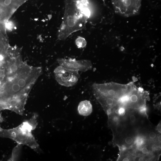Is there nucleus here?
I'll list each match as a JSON object with an SVG mask.
<instances>
[{
	"label": "nucleus",
	"instance_id": "f257e3e1",
	"mask_svg": "<svg viewBox=\"0 0 161 161\" xmlns=\"http://www.w3.org/2000/svg\"><path fill=\"white\" fill-rule=\"evenodd\" d=\"M42 73L41 67L30 66L21 59L10 60L0 83V105L3 110L23 115L30 92Z\"/></svg>",
	"mask_w": 161,
	"mask_h": 161
},
{
	"label": "nucleus",
	"instance_id": "f03ea898",
	"mask_svg": "<svg viewBox=\"0 0 161 161\" xmlns=\"http://www.w3.org/2000/svg\"><path fill=\"white\" fill-rule=\"evenodd\" d=\"M89 0H66L61 24L58 30L59 40H64L72 33L85 29L90 16Z\"/></svg>",
	"mask_w": 161,
	"mask_h": 161
},
{
	"label": "nucleus",
	"instance_id": "7ed1b4c3",
	"mask_svg": "<svg viewBox=\"0 0 161 161\" xmlns=\"http://www.w3.org/2000/svg\"><path fill=\"white\" fill-rule=\"evenodd\" d=\"M37 115L34 114L29 119L12 129H0V137L10 139L18 144L25 145L35 151L39 150V145L32 134L37 125Z\"/></svg>",
	"mask_w": 161,
	"mask_h": 161
},
{
	"label": "nucleus",
	"instance_id": "20e7f679",
	"mask_svg": "<svg viewBox=\"0 0 161 161\" xmlns=\"http://www.w3.org/2000/svg\"><path fill=\"white\" fill-rule=\"evenodd\" d=\"M112 1L117 13L129 17L138 13L141 0H112Z\"/></svg>",
	"mask_w": 161,
	"mask_h": 161
},
{
	"label": "nucleus",
	"instance_id": "39448f33",
	"mask_svg": "<svg viewBox=\"0 0 161 161\" xmlns=\"http://www.w3.org/2000/svg\"><path fill=\"white\" fill-rule=\"evenodd\" d=\"M55 79L60 85L71 87L76 84L80 77L78 71L66 69L59 65L54 69Z\"/></svg>",
	"mask_w": 161,
	"mask_h": 161
},
{
	"label": "nucleus",
	"instance_id": "423d86ee",
	"mask_svg": "<svg viewBox=\"0 0 161 161\" xmlns=\"http://www.w3.org/2000/svg\"><path fill=\"white\" fill-rule=\"evenodd\" d=\"M57 61L59 65L66 69L77 71L85 72L91 69L92 64L88 60H77L75 59L59 58Z\"/></svg>",
	"mask_w": 161,
	"mask_h": 161
},
{
	"label": "nucleus",
	"instance_id": "0eeeda50",
	"mask_svg": "<svg viewBox=\"0 0 161 161\" xmlns=\"http://www.w3.org/2000/svg\"><path fill=\"white\" fill-rule=\"evenodd\" d=\"M79 114L83 116L89 115L92 111V106L90 101L88 100H84L80 102L78 107Z\"/></svg>",
	"mask_w": 161,
	"mask_h": 161
},
{
	"label": "nucleus",
	"instance_id": "6e6552de",
	"mask_svg": "<svg viewBox=\"0 0 161 161\" xmlns=\"http://www.w3.org/2000/svg\"><path fill=\"white\" fill-rule=\"evenodd\" d=\"M21 145L18 144L17 145L13 148L12 155L9 160L13 161L16 160L20 153Z\"/></svg>",
	"mask_w": 161,
	"mask_h": 161
},
{
	"label": "nucleus",
	"instance_id": "1a4fd4ad",
	"mask_svg": "<svg viewBox=\"0 0 161 161\" xmlns=\"http://www.w3.org/2000/svg\"><path fill=\"white\" fill-rule=\"evenodd\" d=\"M75 43L77 47L78 48L85 47L87 44L86 39L81 36H78L77 38L75 40Z\"/></svg>",
	"mask_w": 161,
	"mask_h": 161
},
{
	"label": "nucleus",
	"instance_id": "9d476101",
	"mask_svg": "<svg viewBox=\"0 0 161 161\" xmlns=\"http://www.w3.org/2000/svg\"><path fill=\"white\" fill-rule=\"evenodd\" d=\"M125 111L126 110L125 107L122 106H120L115 110V112L117 114L123 115L125 113Z\"/></svg>",
	"mask_w": 161,
	"mask_h": 161
},
{
	"label": "nucleus",
	"instance_id": "9b49d317",
	"mask_svg": "<svg viewBox=\"0 0 161 161\" xmlns=\"http://www.w3.org/2000/svg\"><path fill=\"white\" fill-rule=\"evenodd\" d=\"M144 140L143 138L140 137H138L136 139L135 143L137 145L140 146L143 144L144 143Z\"/></svg>",
	"mask_w": 161,
	"mask_h": 161
},
{
	"label": "nucleus",
	"instance_id": "f8f14e48",
	"mask_svg": "<svg viewBox=\"0 0 161 161\" xmlns=\"http://www.w3.org/2000/svg\"><path fill=\"white\" fill-rule=\"evenodd\" d=\"M125 142L126 144L128 145H130L133 142V138L130 137H126L125 139Z\"/></svg>",
	"mask_w": 161,
	"mask_h": 161
},
{
	"label": "nucleus",
	"instance_id": "ddd939ff",
	"mask_svg": "<svg viewBox=\"0 0 161 161\" xmlns=\"http://www.w3.org/2000/svg\"><path fill=\"white\" fill-rule=\"evenodd\" d=\"M124 130V128L121 126H117L116 128V131L119 133H121Z\"/></svg>",
	"mask_w": 161,
	"mask_h": 161
},
{
	"label": "nucleus",
	"instance_id": "4468645a",
	"mask_svg": "<svg viewBox=\"0 0 161 161\" xmlns=\"http://www.w3.org/2000/svg\"><path fill=\"white\" fill-rule=\"evenodd\" d=\"M156 136L157 135L156 133L154 131L151 132L149 134V138L152 139L155 138Z\"/></svg>",
	"mask_w": 161,
	"mask_h": 161
},
{
	"label": "nucleus",
	"instance_id": "2eb2a0df",
	"mask_svg": "<svg viewBox=\"0 0 161 161\" xmlns=\"http://www.w3.org/2000/svg\"><path fill=\"white\" fill-rule=\"evenodd\" d=\"M130 120L131 122H134L136 120L135 116L134 114L131 115L130 117Z\"/></svg>",
	"mask_w": 161,
	"mask_h": 161
},
{
	"label": "nucleus",
	"instance_id": "dca6fc26",
	"mask_svg": "<svg viewBox=\"0 0 161 161\" xmlns=\"http://www.w3.org/2000/svg\"><path fill=\"white\" fill-rule=\"evenodd\" d=\"M3 110L2 107L0 105V129L1 128L0 126L1 123L3 121V118L1 114V111Z\"/></svg>",
	"mask_w": 161,
	"mask_h": 161
},
{
	"label": "nucleus",
	"instance_id": "f3484780",
	"mask_svg": "<svg viewBox=\"0 0 161 161\" xmlns=\"http://www.w3.org/2000/svg\"><path fill=\"white\" fill-rule=\"evenodd\" d=\"M141 151L143 154H145L148 153V150L146 147H144L142 149Z\"/></svg>",
	"mask_w": 161,
	"mask_h": 161
},
{
	"label": "nucleus",
	"instance_id": "a211bd4d",
	"mask_svg": "<svg viewBox=\"0 0 161 161\" xmlns=\"http://www.w3.org/2000/svg\"><path fill=\"white\" fill-rule=\"evenodd\" d=\"M112 119L114 122H117L119 120V118L118 117L115 116L113 117Z\"/></svg>",
	"mask_w": 161,
	"mask_h": 161
},
{
	"label": "nucleus",
	"instance_id": "6ab92c4d",
	"mask_svg": "<svg viewBox=\"0 0 161 161\" xmlns=\"http://www.w3.org/2000/svg\"><path fill=\"white\" fill-rule=\"evenodd\" d=\"M126 148H127L126 146L124 145H123L121 146L120 148V150L122 151H124L126 150Z\"/></svg>",
	"mask_w": 161,
	"mask_h": 161
},
{
	"label": "nucleus",
	"instance_id": "aec40b11",
	"mask_svg": "<svg viewBox=\"0 0 161 161\" xmlns=\"http://www.w3.org/2000/svg\"><path fill=\"white\" fill-rule=\"evenodd\" d=\"M157 129L158 131L159 132H161V124L159 123L158 124L157 127Z\"/></svg>",
	"mask_w": 161,
	"mask_h": 161
},
{
	"label": "nucleus",
	"instance_id": "412c9836",
	"mask_svg": "<svg viewBox=\"0 0 161 161\" xmlns=\"http://www.w3.org/2000/svg\"><path fill=\"white\" fill-rule=\"evenodd\" d=\"M129 160L127 157L124 158L122 160L123 161H129Z\"/></svg>",
	"mask_w": 161,
	"mask_h": 161
},
{
	"label": "nucleus",
	"instance_id": "4be33fe9",
	"mask_svg": "<svg viewBox=\"0 0 161 161\" xmlns=\"http://www.w3.org/2000/svg\"><path fill=\"white\" fill-rule=\"evenodd\" d=\"M138 160L139 161H142L144 160V159L143 158L141 157L139 158L138 159Z\"/></svg>",
	"mask_w": 161,
	"mask_h": 161
},
{
	"label": "nucleus",
	"instance_id": "5701e85b",
	"mask_svg": "<svg viewBox=\"0 0 161 161\" xmlns=\"http://www.w3.org/2000/svg\"><path fill=\"white\" fill-rule=\"evenodd\" d=\"M158 140L160 142H161V135L159 136L158 138Z\"/></svg>",
	"mask_w": 161,
	"mask_h": 161
}]
</instances>
